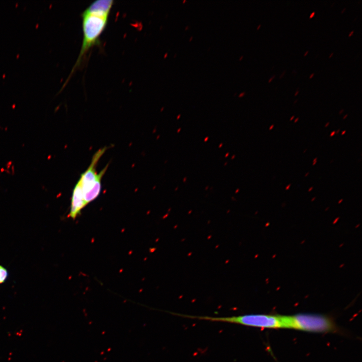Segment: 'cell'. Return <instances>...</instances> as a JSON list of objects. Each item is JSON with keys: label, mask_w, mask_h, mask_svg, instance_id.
I'll list each match as a JSON object with an SVG mask.
<instances>
[{"label": "cell", "mask_w": 362, "mask_h": 362, "mask_svg": "<svg viewBox=\"0 0 362 362\" xmlns=\"http://www.w3.org/2000/svg\"><path fill=\"white\" fill-rule=\"evenodd\" d=\"M83 39L79 54L76 63L69 76L74 72L81 63L86 55L99 41L101 36L105 31L109 15L102 14L84 10L81 13Z\"/></svg>", "instance_id": "6da1fadb"}, {"label": "cell", "mask_w": 362, "mask_h": 362, "mask_svg": "<svg viewBox=\"0 0 362 362\" xmlns=\"http://www.w3.org/2000/svg\"><path fill=\"white\" fill-rule=\"evenodd\" d=\"M177 316L191 319L222 322L267 329L287 328L285 315L279 314H250L229 317L192 316L177 314Z\"/></svg>", "instance_id": "7a4b0ae2"}, {"label": "cell", "mask_w": 362, "mask_h": 362, "mask_svg": "<svg viewBox=\"0 0 362 362\" xmlns=\"http://www.w3.org/2000/svg\"><path fill=\"white\" fill-rule=\"evenodd\" d=\"M287 329L310 332H335L337 327L332 318L317 314L286 315Z\"/></svg>", "instance_id": "3957f363"}, {"label": "cell", "mask_w": 362, "mask_h": 362, "mask_svg": "<svg viewBox=\"0 0 362 362\" xmlns=\"http://www.w3.org/2000/svg\"><path fill=\"white\" fill-rule=\"evenodd\" d=\"M108 147L99 149L93 156L90 165L82 173L79 179L83 198L85 203L95 200L100 195L101 190V180L108 166L107 164L99 173L96 168L99 160L106 152Z\"/></svg>", "instance_id": "277c9868"}, {"label": "cell", "mask_w": 362, "mask_h": 362, "mask_svg": "<svg viewBox=\"0 0 362 362\" xmlns=\"http://www.w3.org/2000/svg\"><path fill=\"white\" fill-rule=\"evenodd\" d=\"M79 180L73 188L68 216L74 220L79 216L81 210L86 206Z\"/></svg>", "instance_id": "5b68a950"}, {"label": "cell", "mask_w": 362, "mask_h": 362, "mask_svg": "<svg viewBox=\"0 0 362 362\" xmlns=\"http://www.w3.org/2000/svg\"><path fill=\"white\" fill-rule=\"evenodd\" d=\"M245 94H246V93H245V92H242V93H240V94H239L238 97H239V98L243 97L245 95Z\"/></svg>", "instance_id": "8992f818"}, {"label": "cell", "mask_w": 362, "mask_h": 362, "mask_svg": "<svg viewBox=\"0 0 362 362\" xmlns=\"http://www.w3.org/2000/svg\"><path fill=\"white\" fill-rule=\"evenodd\" d=\"M317 157H315V158L313 159L312 165H315V164L317 163Z\"/></svg>", "instance_id": "52a82bcc"}, {"label": "cell", "mask_w": 362, "mask_h": 362, "mask_svg": "<svg viewBox=\"0 0 362 362\" xmlns=\"http://www.w3.org/2000/svg\"><path fill=\"white\" fill-rule=\"evenodd\" d=\"M315 14V12L314 11L311 14V15H310L309 18H312L314 16Z\"/></svg>", "instance_id": "ba28073f"}, {"label": "cell", "mask_w": 362, "mask_h": 362, "mask_svg": "<svg viewBox=\"0 0 362 362\" xmlns=\"http://www.w3.org/2000/svg\"><path fill=\"white\" fill-rule=\"evenodd\" d=\"M335 131H333L330 133V136L332 137V136H334L335 135Z\"/></svg>", "instance_id": "9c48e42d"}, {"label": "cell", "mask_w": 362, "mask_h": 362, "mask_svg": "<svg viewBox=\"0 0 362 362\" xmlns=\"http://www.w3.org/2000/svg\"><path fill=\"white\" fill-rule=\"evenodd\" d=\"M275 75H274L272 77H270V79H269L268 80V82H270L273 80V79L275 78Z\"/></svg>", "instance_id": "30bf717a"}, {"label": "cell", "mask_w": 362, "mask_h": 362, "mask_svg": "<svg viewBox=\"0 0 362 362\" xmlns=\"http://www.w3.org/2000/svg\"><path fill=\"white\" fill-rule=\"evenodd\" d=\"M291 184H289V185L286 187V188H285L286 190H289V189H290V187H291Z\"/></svg>", "instance_id": "8fae6325"}, {"label": "cell", "mask_w": 362, "mask_h": 362, "mask_svg": "<svg viewBox=\"0 0 362 362\" xmlns=\"http://www.w3.org/2000/svg\"><path fill=\"white\" fill-rule=\"evenodd\" d=\"M274 127V124L271 125L269 127V130H271L272 129H273Z\"/></svg>", "instance_id": "7c38bea8"}, {"label": "cell", "mask_w": 362, "mask_h": 362, "mask_svg": "<svg viewBox=\"0 0 362 362\" xmlns=\"http://www.w3.org/2000/svg\"><path fill=\"white\" fill-rule=\"evenodd\" d=\"M189 28H190V26L188 25V26H187L185 27V30L187 31V30H188L189 29Z\"/></svg>", "instance_id": "4fadbf2b"}, {"label": "cell", "mask_w": 362, "mask_h": 362, "mask_svg": "<svg viewBox=\"0 0 362 362\" xmlns=\"http://www.w3.org/2000/svg\"><path fill=\"white\" fill-rule=\"evenodd\" d=\"M343 111H344L343 109L340 110V111L339 112V114H340V115L343 112Z\"/></svg>", "instance_id": "5bb4252c"}, {"label": "cell", "mask_w": 362, "mask_h": 362, "mask_svg": "<svg viewBox=\"0 0 362 362\" xmlns=\"http://www.w3.org/2000/svg\"><path fill=\"white\" fill-rule=\"evenodd\" d=\"M329 124H330V123L329 122L326 123L325 125V127H327L329 126Z\"/></svg>", "instance_id": "9a60e30c"}, {"label": "cell", "mask_w": 362, "mask_h": 362, "mask_svg": "<svg viewBox=\"0 0 362 362\" xmlns=\"http://www.w3.org/2000/svg\"><path fill=\"white\" fill-rule=\"evenodd\" d=\"M353 32H354V31H352L351 32H350V33L349 34L348 36H349V37L351 36L353 34Z\"/></svg>", "instance_id": "2e32d148"}, {"label": "cell", "mask_w": 362, "mask_h": 362, "mask_svg": "<svg viewBox=\"0 0 362 362\" xmlns=\"http://www.w3.org/2000/svg\"><path fill=\"white\" fill-rule=\"evenodd\" d=\"M193 38H194L193 36H191L190 38H189V41L190 42L192 41L193 40Z\"/></svg>", "instance_id": "e0dca14e"}, {"label": "cell", "mask_w": 362, "mask_h": 362, "mask_svg": "<svg viewBox=\"0 0 362 362\" xmlns=\"http://www.w3.org/2000/svg\"><path fill=\"white\" fill-rule=\"evenodd\" d=\"M243 55L240 56V57H239V61L242 60V59H243Z\"/></svg>", "instance_id": "ac0fdd59"}, {"label": "cell", "mask_w": 362, "mask_h": 362, "mask_svg": "<svg viewBox=\"0 0 362 362\" xmlns=\"http://www.w3.org/2000/svg\"><path fill=\"white\" fill-rule=\"evenodd\" d=\"M299 120V118H297L294 121L295 123H297Z\"/></svg>", "instance_id": "d6986e66"}, {"label": "cell", "mask_w": 362, "mask_h": 362, "mask_svg": "<svg viewBox=\"0 0 362 362\" xmlns=\"http://www.w3.org/2000/svg\"><path fill=\"white\" fill-rule=\"evenodd\" d=\"M346 133V130H343L341 132V135H343Z\"/></svg>", "instance_id": "ffe728a7"}, {"label": "cell", "mask_w": 362, "mask_h": 362, "mask_svg": "<svg viewBox=\"0 0 362 362\" xmlns=\"http://www.w3.org/2000/svg\"><path fill=\"white\" fill-rule=\"evenodd\" d=\"M313 189V187H311L310 188H309L308 192L311 191Z\"/></svg>", "instance_id": "44dd1931"}, {"label": "cell", "mask_w": 362, "mask_h": 362, "mask_svg": "<svg viewBox=\"0 0 362 362\" xmlns=\"http://www.w3.org/2000/svg\"><path fill=\"white\" fill-rule=\"evenodd\" d=\"M285 72H286V70H284V71H283L282 74H281V75H280V78H281L282 77H283V75L285 74Z\"/></svg>", "instance_id": "7402d4cb"}, {"label": "cell", "mask_w": 362, "mask_h": 362, "mask_svg": "<svg viewBox=\"0 0 362 362\" xmlns=\"http://www.w3.org/2000/svg\"><path fill=\"white\" fill-rule=\"evenodd\" d=\"M298 89V88L297 89V90L296 92V93L295 94V96H296L299 93V91Z\"/></svg>", "instance_id": "603a6c76"}, {"label": "cell", "mask_w": 362, "mask_h": 362, "mask_svg": "<svg viewBox=\"0 0 362 362\" xmlns=\"http://www.w3.org/2000/svg\"><path fill=\"white\" fill-rule=\"evenodd\" d=\"M347 116H348L347 114H346L345 115H344V117H343V120L347 118Z\"/></svg>", "instance_id": "cb8c5ba5"}, {"label": "cell", "mask_w": 362, "mask_h": 362, "mask_svg": "<svg viewBox=\"0 0 362 362\" xmlns=\"http://www.w3.org/2000/svg\"><path fill=\"white\" fill-rule=\"evenodd\" d=\"M340 130V129H338V130H337L336 131H335V134H338Z\"/></svg>", "instance_id": "d4e9b609"}, {"label": "cell", "mask_w": 362, "mask_h": 362, "mask_svg": "<svg viewBox=\"0 0 362 362\" xmlns=\"http://www.w3.org/2000/svg\"><path fill=\"white\" fill-rule=\"evenodd\" d=\"M314 73H312L309 76L310 78H312L314 76Z\"/></svg>", "instance_id": "484cf974"}, {"label": "cell", "mask_w": 362, "mask_h": 362, "mask_svg": "<svg viewBox=\"0 0 362 362\" xmlns=\"http://www.w3.org/2000/svg\"><path fill=\"white\" fill-rule=\"evenodd\" d=\"M294 117H295V116H292V117H291V118L290 119V121H292V120H293V119L294 118Z\"/></svg>", "instance_id": "4316f807"}, {"label": "cell", "mask_w": 362, "mask_h": 362, "mask_svg": "<svg viewBox=\"0 0 362 362\" xmlns=\"http://www.w3.org/2000/svg\"><path fill=\"white\" fill-rule=\"evenodd\" d=\"M260 27H261V24H259L258 26L257 27V30H258Z\"/></svg>", "instance_id": "83f0119b"}, {"label": "cell", "mask_w": 362, "mask_h": 362, "mask_svg": "<svg viewBox=\"0 0 362 362\" xmlns=\"http://www.w3.org/2000/svg\"><path fill=\"white\" fill-rule=\"evenodd\" d=\"M345 10H346V8H344V9L341 11V14L343 13V12H344Z\"/></svg>", "instance_id": "f1b7e54d"}, {"label": "cell", "mask_w": 362, "mask_h": 362, "mask_svg": "<svg viewBox=\"0 0 362 362\" xmlns=\"http://www.w3.org/2000/svg\"><path fill=\"white\" fill-rule=\"evenodd\" d=\"M309 174V172H307V173L305 174V177L307 176Z\"/></svg>", "instance_id": "f546056e"}, {"label": "cell", "mask_w": 362, "mask_h": 362, "mask_svg": "<svg viewBox=\"0 0 362 362\" xmlns=\"http://www.w3.org/2000/svg\"><path fill=\"white\" fill-rule=\"evenodd\" d=\"M308 51H307L305 53L304 56H306V55L308 54Z\"/></svg>", "instance_id": "4dcf8cb0"}, {"label": "cell", "mask_w": 362, "mask_h": 362, "mask_svg": "<svg viewBox=\"0 0 362 362\" xmlns=\"http://www.w3.org/2000/svg\"><path fill=\"white\" fill-rule=\"evenodd\" d=\"M333 55V53H332L329 56V58H330L332 55Z\"/></svg>", "instance_id": "1f68e13d"}, {"label": "cell", "mask_w": 362, "mask_h": 362, "mask_svg": "<svg viewBox=\"0 0 362 362\" xmlns=\"http://www.w3.org/2000/svg\"><path fill=\"white\" fill-rule=\"evenodd\" d=\"M177 56V53H175V54L173 56V58H175Z\"/></svg>", "instance_id": "d6a6232c"}, {"label": "cell", "mask_w": 362, "mask_h": 362, "mask_svg": "<svg viewBox=\"0 0 362 362\" xmlns=\"http://www.w3.org/2000/svg\"><path fill=\"white\" fill-rule=\"evenodd\" d=\"M186 2H187L186 0H184V1H183V3L184 4V3H186Z\"/></svg>", "instance_id": "836d02e7"}, {"label": "cell", "mask_w": 362, "mask_h": 362, "mask_svg": "<svg viewBox=\"0 0 362 362\" xmlns=\"http://www.w3.org/2000/svg\"><path fill=\"white\" fill-rule=\"evenodd\" d=\"M307 149H305L304 150V151H303V153H305V152L307 151Z\"/></svg>", "instance_id": "e575fe53"}, {"label": "cell", "mask_w": 362, "mask_h": 362, "mask_svg": "<svg viewBox=\"0 0 362 362\" xmlns=\"http://www.w3.org/2000/svg\"><path fill=\"white\" fill-rule=\"evenodd\" d=\"M333 160H334L333 159H332V160H331V161L330 162V163H331L333 162Z\"/></svg>", "instance_id": "d590c367"}, {"label": "cell", "mask_w": 362, "mask_h": 362, "mask_svg": "<svg viewBox=\"0 0 362 362\" xmlns=\"http://www.w3.org/2000/svg\"><path fill=\"white\" fill-rule=\"evenodd\" d=\"M297 101H298V100H296L294 102V104H295Z\"/></svg>", "instance_id": "8d00e7d4"}]
</instances>
